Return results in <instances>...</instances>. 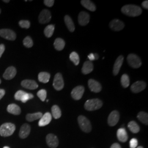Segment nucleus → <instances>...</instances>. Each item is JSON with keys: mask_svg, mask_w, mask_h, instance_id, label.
<instances>
[{"mask_svg": "<svg viewBox=\"0 0 148 148\" xmlns=\"http://www.w3.org/2000/svg\"><path fill=\"white\" fill-rule=\"evenodd\" d=\"M121 12L126 16L135 17L140 16L142 14V10L138 5H127L122 7Z\"/></svg>", "mask_w": 148, "mask_h": 148, "instance_id": "nucleus-1", "label": "nucleus"}, {"mask_svg": "<svg viewBox=\"0 0 148 148\" xmlns=\"http://www.w3.org/2000/svg\"><path fill=\"white\" fill-rule=\"evenodd\" d=\"M16 130V126L12 123H5L0 127V135L2 137L12 136Z\"/></svg>", "mask_w": 148, "mask_h": 148, "instance_id": "nucleus-2", "label": "nucleus"}, {"mask_svg": "<svg viewBox=\"0 0 148 148\" xmlns=\"http://www.w3.org/2000/svg\"><path fill=\"white\" fill-rule=\"evenodd\" d=\"M103 106V102L99 99H92L86 101L85 103V108L88 111H95L98 110Z\"/></svg>", "mask_w": 148, "mask_h": 148, "instance_id": "nucleus-3", "label": "nucleus"}, {"mask_svg": "<svg viewBox=\"0 0 148 148\" xmlns=\"http://www.w3.org/2000/svg\"><path fill=\"white\" fill-rule=\"evenodd\" d=\"M78 122L81 129L85 132L89 133L92 130V126L87 117L80 115L78 117Z\"/></svg>", "mask_w": 148, "mask_h": 148, "instance_id": "nucleus-4", "label": "nucleus"}, {"mask_svg": "<svg viewBox=\"0 0 148 148\" xmlns=\"http://www.w3.org/2000/svg\"><path fill=\"white\" fill-rule=\"evenodd\" d=\"M128 64L134 69H137L140 67L142 62L140 58L134 54H130L127 58Z\"/></svg>", "mask_w": 148, "mask_h": 148, "instance_id": "nucleus-5", "label": "nucleus"}, {"mask_svg": "<svg viewBox=\"0 0 148 148\" xmlns=\"http://www.w3.org/2000/svg\"><path fill=\"white\" fill-rule=\"evenodd\" d=\"M34 97L32 93H28L23 90H19L17 91L14 95V98L16 101H21L25 103L27 101L32 99Z\"/></svg>", "mask_w": 148, "mask_h": 148, "instance_id": "nucleus-6", "label": "nucleus"}, {"mask_svg": "<svg viewBox=\"0 0 148 148\" xmlns=\"http://www.w3.org/2000/svg\"><path fill=\"white\" fill-rule=\"evenodd\" d=\"M53 87L57 90H61L64 88L63 78L60 73H57L55 75L53 83Z\"/></svg>", "mask_w": 148, "mask_h": 148, "instance_id": "nucleus-7", "label": "nucleus"}, {"mask_svg": "<svg viewBox=\"0 0 148 148\" xmlns=\"http://www.w3.org/2000/svg\"><path fill=\"white\" fill-rule=\"evenodd\" d=\"M0 36L6 40L10 41H14L16 39V33L8 29H2L0 30Z\"/></svg>", "mask_w": 148, "mask_h": 148, "instance_id": "nucleus-8", "label": "nucleus"}, {"mask_svg": "<svg viewBox=\"0 0 148 148\" xmlns=\"http://www.w3.org/2000/svg\"><path fill=\"white\" fill-rule=\"evenodd\" d=\"M85 92V88L82 86H78L75 87L72 90L71 95L73 98L76 100L79 101L81 99L84 95Z\"/></svg>", "mask_w": 148, "mask_h": 148, "instance_id": "nucleus-9", "label": "nucleus"}, {"mask_svg": "<svg viewBox=\"0 0 148 148\" xmlns=\"http://www.w3.org/2000/svg\"><path fill=\"white\" fill-rule=\"evenodd\" d=\"M51 13L48 10H43L38 16V21L41 24H46L49 22L51 19Z\"/></svg>", "mask_w": 148, "mask_h": 148, "instance_id": "nucleus-10", "label": "nucleus"}, {"mask_svg": "<svg viewBox=\"0 0 148 148\" xmlns=\"http://www.w3.org/2000/svg\"><path fill=\"white\" fill-rule=\"evenodd\" d=\"M120 119V114L116 110L111 112L108 119V123L110 126H114L118 123Z\"/></svg>", "mask_w": 148, "mask_h": 148, "instance_id": "nucleus-11", "label": "nucleus"}, {"mask_svg": "<svg viewBox=\"0 0 148 148\" xmlns=\"http://www.w3.org/2000/svg\"><path fill=\"white\" fill-rule=\"evenodd\" d=\"M46 142L51 148H56L59 144L58 139L53 134H48L46 137Z\"/></svg>", "mask_w": 148, "mask_h": 148, "instance_id": "nucleus-12", "label": "nucleus"}, {"mask_svg": "<svg viewBox=\"0 0 148 148\" xmlns=\"http://www.w3.org/2000/svg\"><path fill=\"white\" fill-rule=\"evenodd\" d=\"M146 83L142 81H138L134 82L131 87V90L134 93L142 92L146 88Z\"/></svg>", "mask_w": 148, "mask_h": 148, "instance_id": "nucleus-13", "label": "nucleus"}, {"mask_svg": "<svg viewBox=\"0 0 148 148\" xmlns=\"http://www.w3.org/2000/svg\"><path fill=\"white\" fill-rule=\"evenodd\" d=\"M90 14L84 11L81 12L78 16V21L80 25L85 26L90 22Z\"/></svg>", "mask_w": 148, "mask_h": 148, "instance_id": "nucleus-14", "label": "nucleus"}, {"mask_svg": "<svg viewBox=\"0 0 148 148\" xmlns=\"http://www.w3.org/2000/svg\"><path fill=\"white\" fill-rule=\"evenodd\" d=\"M21 85L24 88L31 90H36L38 86L36 82L32 79H24L22 81Z\"/></svg>", "mask_w": 148, "mask_h": 148, "instance_id": "nucleus-15", "label": "nucleus"}, {"mask_svg": "<svg viewBox=\"0 0 148 148\" xmlns=\"http://www.w3.org/2000/svg\"><path fill=\"white\" fill-rule=\"evenodd\" d=\"M88 85L90 90L95 93H99L101 90V84L95 79H89L88 81Z\"/></svg>", "mask_w": 148, "mask_h": 148, "instance_id": "nucleus-16", "label": "nucleus"}, {"mask_svg": "<svg viewBox=\"0 0 148 148\" xmlns=\"http://www.w3.org/2000/svg\"><path fill=\"white\" fill-rule=\"evenodd\" d=\"M109 26L112 30L118 32L122 30L124 27L125 24L124 23L119 19H113L112 21H110L109 24Z\"/></svg>", "mask_w": 148, "mask_h": 148, "instance_id": "nucleus-17", "label": "nucleus"}, {"mask_svg": "<svg viewBox=\"0 0 148 148\" xmlns=\"http://www.w3.org/2000/svg\"><path fill=\"white\" fill-rule=\"evenodd\" d=\"M31 131V127L29 124L24 123L21 126L19 131V137L21 139H25L29 136Z\"/></svg>", "mask_w": 148, "mask_h": 148, "instance_id": "nucleus-18", "label": "nucleus"}, {"mask_svg": "<svg viewBox=\"0 0 148 148\" xmlns=\"http://www.w3.org/2000/svg\"><path fill=\"white\" fill-rule=\"evenodd\" d=\"M16 70L14 66H10L5 70L4 74L3 75V77L5 79H12L16 76Z\"/></svg>", "mask_w": 148, "mask_h": 148, "instance_id": "nucleus-19", "label": "nucleus"}, {"mask_svg": "<svg viewBox=\"0 0 148 148\" xmlns=\"http://www.w3.org/2000/svg\"><path fill=\"white\" fill-rule=\"evenodd\" d=\"M52 120V115L49 112H46L40 119L38 122V126L43 127L48 125Z\"/></svg>", "mask_w": 148, "mask_h": 148, "instance_id": "nucleus-20", "label": "nucleus"}, {"mask_svg": "<svg viewBox=\"0 0 148 148\" xmlns=\"http://www.w3.org/2000/svg\"><path fill=\"white\" fill-rule=\"evenodd\" d=\"M123 59H124L123 57L122 56H120L116 60L114 65V68H113V74L115 76H116L119 74L122 65L123 64Z\"/></svg>", "mask_w": 148, "mask_h": 148, "instance_id": "nucleus-21", "label": "nucleus"}, {"mask_svg": "<svg viewBox=\"0 0 148 148\" xmlns=\"http://www.w3.org/2000/svg\"><path fill=\"white\" fill-rule=\"evenodd\" d=\"M7 110L9 113L15 115H19L21 113V108L16 104H10L7 106Z\"/></svg>", "mask_w": 148, "mask_h": 148, "instance_id": "nucleus-22", "label": "nucleus"}, {"mask_svg": "<svg viewBox=\"0 0 148 148\" xmlns=\"http://www.w3.org/2000/svg\"><path fill=\"white\" fill-rule=\"evenodd\" d=\"M118 139L121 142H126L128 139V135L126 130L123 128H119L117 132Z\"/></svg>", "mask_w": 148, "mask_h": 148, "instance_id": "nucleus-23", "label": "nucleus"}, {"mask_svg": "<svg viewBox=\"0 0 148 148\" xmlns=\"http://www.w3.org/2000/svg\"><path fill=\"white\" fill-rule=\"evenodd\" d=\"M93 70V64L90 61L85 62L82 68V73L85 75L90 74Z\"/></svg>", "mask_w": 148, "mask_h": 148, "instance_id": "nucleus-24", "label": "nucleus"}, {"mask_svg": "<svg viewBox=\"0 0 148 148\" xmlns=\"http://www.w3.org/2000/svg\"><path fill=\"white\" fill-rule=\"evenodd\" d=\"M81 3L89 11L95 12L96 10V6L95 3L90 0H82L81 1Z\"/></svg>", "mask_w": 148, "mask_h": 148, "instance_id": "nucleus-25", "label": "nucleus"}, {"mask_svg": "<svg viewBox=\"0 0 148 148\" xmlns=\"http://www.w3.org/2000/svg\"><path fill=\"white\" fill-rule=\"evenodd\" d=\"M64 21L66 24V26L69 29L70 32H74L75 30V25H74V22L70 16L68 15H66L64 17Z\"/></svg>", "mask_w": 148, "mask_h": 148, "instance_id": "nucleus-26", "label": "nucleus"}, {"mask_svg": "<svg viewBox=\"0 0 148 148\" xmlns=\"http://www.w3.org/2000/svg\"><path fill=\"white\" fill-rule=\"evenodd\" d=\"M42 115V114L40 112L34 114H28L26 116V119L27 121L32 122L38 119H40Z\"/></svg>", "mask_w": 148, "mask_h": 148, "instance_id": "nucleus-27", "label": "nucleus"}, {"mask_svg": "<svg viewBox=\"0 0 148 148\" xmlns=\"http://www.w3.org/2000/svg\"><path fill=\"white\" fill-rule=\"evenodd\" d=\"M65 45V42L62 38H57L56 39L54 42V46L57 51H62L64 49Z\"/></svg>", "mask_w": 148, "mask_h": 148, "instance_id": "nucleus-28", "label": "nucleus"}, {"mask_svg": "<svg viewBox=\"0 0 148 148\" xmlns=\"http://www.w3.org/2000/svg\"><path fill=\"white\" fill-rule=\"evenodd\" d=\"M51 75L48 73L47 72H41L38 74V81L41 82L44 84H46L48 82Z\"/></svg>", "mask_w": 148, "mask_h": 148, "instance_id": "nucleus-29", "label": "nucleus"}, {"mask_svg": "<svg viewBox=\"0 0 148 148\" xmlns=\"http://www.w3.org/2000/svg\"><path fill=\"white\" fill-rule=\"evenodd\" d=\"M52 116L55 119H58L62 116V111L58 106H53L51 109Z\"/></svg>", "mask_w": 148, "mask_h": 148, "instance_id": "nucleus-30", "label": "nucleus"}, {"mask_svg": "<svg viewBox=\"0 0 148 148\" xmlns=\"http://www.w3.org/2000/svg\"><path fill=\"white\" fill-rule=\"evenodd\" d=\"M138 120L143 123L148 125V114L144 111H140L138 113L137 115Z\"/></svg>", "mask_w": 148, "mask_h": 148, "instance_id": "nucleus-31", "label": "nucleus"}, {"mask_svg": "<svg viewBox=\"0 0 148 148\" xmlns=\"http://www.w3.org/2000/svg\"><path fill=\"white\" fill-rule=\"evenodd\" d=\"M128 127L130 130L133 133H137L140 131V127L137 123L134 121L130 122L128 124Z\"/></svg>", "mask_w": 148, "mask_h": 148, "instance_id": "nucleus-32", "label": "nucleus"}, {"mask_svg": "<svg viewBox=\"0 0 148 148\" xmlns=\"http://www.w3.org/2000/svg\"><path fill=\"white\" fill-rule=\"evenodd\" d=\"M54 31V25H49L45 27L44 30V34L45 35L48 37H52L53 35V32Z\"/></svg>", "mask_w": 148, "mask_h": 148, "instance_id": "nucleus-33", "label": "nucleus"}, {"mask_svg": "<svg viewBox=\"0 0 148 148\" xmlns=\"http://www.w3.org/2000/svg\"><path fill=\"white\" fill-rule=\"evenodd\" d=\"M70 59L75 65H78L79 63V54L75 52H73L70 55Z\"/></svg>", "mask_w": 148, "mask_h": 148, "instance_id": "nucleus-34", "label": "nucleus"}, {"mask_svg": "<svg viewBox=\"0 0 148 148\" xmlns=\"http://www.w3.org/2000/svg\"><path fill=\"white\" fill-rule=\"evenodd\" d=\"M121 83L123 87L127 88L130 85V78L127 74H123L121 78Z\"/></svg>", "mask_w": 148, "mask_h": 148, "instance_id": "nucleus-35", "label": "nucleus"}, {"mask_svg": "<svg viewBox=\"0 0 148 148\" xmlns=\"http://www.w3.org/2000/svg\"><path fill=\"white\" fill-rule=\"evenodd\" d=\"M23 45L27 48H31L33 46V41L30 36H27L23 40Z\"/></svg>", "mask_w": 148, "mask_h": 148, "instance_id": "nucleus-36", "label": "nucleus"}, {"mask_svg": "<svg viewBox=\"0 0 148 148\" xmlns=\"http://www.w3.org/2000/svg\"><path fill=\"white\" fill-rule=\"evenodd\" d=\"M38 97L41 99V101H44L46 99L47 91L45 90H40L37 93Z\"/></svg>", "mask_w": 148, "mask_h": 148, "instance_id": "nucleus-37", "label": "nucleus"}, {"mask_svg": "<svg viewBox=\"0 0 148 148\" xmlns=\"http://www.w3.org/2000/svg\"><path fill=\"white\" fill-rule=\"evenodd\" d=\"M19 25L22 28L29 29L30 27V22L27 20H21L19 22Z\"/></svg>", "mask_w": 148, "mask_h": 148, "instance_id": "nucleus-38", "label": "nucleus"}, {"mask_svg": "<svg viewBox=\"0 0 148 148\" xmlns=\"http://www.w3.org/2000/svg\"><path fill=\"white\" fill-rule=\"evenodd\" d=\"M138 145V140L136 138H133L130 142V148H137Z\"/></svg>", "mask_w": 148, "mask_h": 148, "instance_id": "nucleus-39", "label": "nucleus"}, {"mask_svg": "<svg viewBox=\"0 0 148 148\" xmlns=\"http://www.w3.org/2000/svg\"><path fill=\"white\" fill-rule=\"evenodd\" d=\"M44 4L48 7H51L53 6L54 3V1L53 0H45L44 1Z\"/></svg>", "mask_w": 148, "mask_h": 148, "instance_id": "nucleus-40", "label": "nucleus"}, {"mask_svg": "<svg viewBox=\"0 0 148 148\" xmlns=\"http://www.w3.org/2000/svg\"><path fill=\"white\" fill-rule=\"evenodd\" d=\"M5 51V46L3 44H1L0 45V58L2 57V55L3 53H4Z\"/></svg>", "mask_w": 148, "mask_h": 148, "instance_id": "nucleus-41", "label": "nucleus"}, {"mask_svg": "<svg viewBox=\"0 0 148 148\" xmlns=\"http://www.w3.org/2000/svg\"><path fill=\"white\" fill-rule=\"evenodd\" d=\"M142 7H143L144 8L148 10V1L146 0V1H143V2H142Z\"/></svg>", "mask_w": 148, "mask_h": 148, "instance_id": "nucleus-42", "label": "nucleus"}, {"mask_svg": "<svg viewBox=\"0 0 148 148\" xmlns=\"http://www.w3.org/2000/svg\"><path fill=\"white\" fill-rule=\"evenodd\" d=\"M88 58L90 59V61H93L95 60V54L93 53H90L88 56Z\"/></svg>", "mask_w": 148, "mask_h": 148, "instance_id": "nucleus-43", "label": "nucleus"}, {"mask_svg": "<svg viewBox=\"0 0 148 148\" xmlns=\"http://www.w3.org/2000/svg\"><path fill=\"white\" fill-rule=\"evenodd\" d=\"M5 90L3 89H0V100L5 95Z\"/></svg>", "mask_w": 148, "mask_h": 148, "instance_id": "nucleus-44", "label": "nucleus"}, {"mask_svg": "<svg viewBox=\"0 0 148 148\" xmlns=\"http://www.w3.org/2000/svg\"><path fill=\"white\" fill-rule=\"evenodd\" d=\"M110 148H121L120 145L118 143H114L111 146Z\"/></svg>", "mask_w": 148, "mask_h": 148, "instance_id": "nucleus-45", "label": "nucleus"}, {"mask_svg": "<svg viewBox=\"0 0 148 148\" xmlns=\"http://www.w3.org/2000/svg\"><path fill=\"white\" fill-rule=\"evenodd\" d=\"M95 54V60H97L98 58H99V56L97 54Z\"/></svg>", "mask_w": 148, "mask_h": 148, "instance_id": "nucleus-46", "label": "nucleus"}, {"mask_svg": "<svg viewBox=\"0 0 148 148\" xmlns=\"http://www.w3.org/2000/svg\"><path fill=\"white\" fill-rule=\"evenodd\" d=\"M10 0H3V2H5V3H8V2H10Z\"/></svg>", "mask_w": 148, "mask_h": 148, "instance_id": "nucleus-47", "label": "nucleus"}, {"mask_svg": "<svg viewBox=\"0 0 148 148\" xmlns=\"http://www.w3.org/2000/svg\"><path fill=\"white\" fill-rule=\"evenodd\" d=\"M137 148H143V147H140H140H137Z\"/></svg>", "mask_w": 148, "mask_h": 148, "instance_id": "nucleus-48", "label": "nucleus"}, {"mask_svg": "<svg viewBox=\"0 0 148 148\" xmlns=\"http://www.w3.org/2000/svg\"><path fill=\"white\" fill-rule=\"evenodd\" d=\"M3 148H10V147H4Z\"/></svg>", "mask_w": 148, "mask_h": 148, "instance_id": "nucleus-49", "label": "nucleus"}, {"mask_svg": "<svg viewBox=\"0 0 148 148\" xmlns=\"http://www.w3.org/2000/svg\"><path fill=\"white\" fill-rule=\"evenodd\" d=\"M1 84V79H0V84Z\"/></svg>", "mask_w": 148, "mask_h": 148, "instance_id": "nucleus-50", "label": "nucleus"}, {"mask_svg": "<svg viewBox=\"0 0 148 148\" xmlns=\"http://www.w3.org/2000/svg\"><path fill=\"white\" fill-rule=\"evenodd\" d=\"M1 9H0V14H1Z\"/></svg>", "mask_w": 148, "mask_h": 148, "instance_id": "nucleus-51", "label": "nucleus"}]
</instances>
